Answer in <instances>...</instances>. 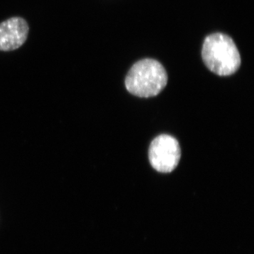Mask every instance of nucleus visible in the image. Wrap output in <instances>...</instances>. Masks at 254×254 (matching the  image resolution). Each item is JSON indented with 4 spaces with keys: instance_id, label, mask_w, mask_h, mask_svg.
<instances>
[{
    "instance_id": "obj_2",
    "label": "nucleus",
    "mask_w": 254,
    "mask_h": 254,
    "mask_svg": "<svg viewBox=\"0 0 254 254\" xmlns=\"http://www.w3.org/2000/svg\"><path fill=\"white\" fill-rule=\"evenodd\" d=\"M168 74L157 60L144 59L134 64L127 75V91L141 98H150L160 93L168 83Z\"/></svg>"
},
{
    "instance_id": "obj_3",
    "label": "nucleus",
    "mask_w": 254,
    "mask_h": 254,
    "mask_svg": "<svg viewBox=\"0 0 254 254\" xmlns=\"http://www.w3.org/2000/svg\"><path fill=\"white\" fill-rule=\"evenodd\" d=\"M148 157L150 165L159 173H171L180 163L181 148L173 136L160 135L150 143Z\"/></svg>"
},
{
    "instance_id": "obj_4",
    "label": "nucleus",
    "mask_w": 254,
    "mask_h": 254,
    "mask_svg": "<svg viewBox=\"0 0 254 254\" xmlns=\"http://www.w3.org/2000/svg\"><path fill=\"white\" fill-rule=\"evenodd\" d=\"M29 28L26 20L13 17L0 23V50L12 51L23 46L27 39Z\"/></svg>"
},
{
    "instance_id": "obj_1",
    "label": "nucleus",
    "mask_w": 254,
    "mask_h": 254,
    "mask_svg": "<svg viewBox=\"0 0 254 254\" xmlns=\"http://www.w3.org/2000/svg\"><path fill=\"white\" fill-rule=\"evenodd\" d=\"M202 58L212 72L221 76L233 74L241 65L236 44L230 36L223 33H214L205 38Z\"/></svg>"
}]
</instances>
